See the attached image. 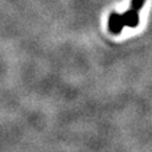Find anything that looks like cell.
<instances>
[{"label":"cell","instance_id":"1","mask_svg":"<svg viewBox=\"0 0 152 152\" xmlns=\"http://www.w3.org/2000/svg\"><path fill=\"white\" fill-rule=\"evenodd\" d=\"M124 28H125V24H124L122 15H120L118 12H111L109 16V20H108L109 31L114 35H119V34H121Z\"/></svg>","mask_w":152,"mask_h":152},{"label":"cell","instance_id":"2","mask_svg":"<svg viewBox=\"0 0 152 152\" xmlns=\"http://www.w3.org/2000/svg\"><path fill=\"white\" fill-rule=\"evenodd\" d=\"M122 18H124V24L125 26H128V28H137L138 24H139V13L138 11H134L132 9L127 10L124 15H122Z\"/></svg>","mask_w":152,"mask_h":152},{"label":"cell","instance_id":"3","mask_svg":"<svg viewBox=\"0 0 152 152\" xmlns=\"http://www.w3.org/2000/svg\"><path fill=\"white\" fill-rule=\"evenodd\" d=\"M146 0H132L131 1V9L134 11H139L142 9L144 4H145Z\"/></svg>","mask_w":152,"mask_h":152}]
</instances>
